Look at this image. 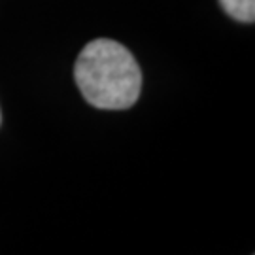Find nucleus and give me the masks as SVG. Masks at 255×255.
Segmentation results:
<instances>
[{"mask_svg":"<svg viewBox=\"0 0 255 255\" xmlns=\"http://www.w3.org/2000/svg\"><path fill=\"white\" fill-rule=\"evenodd\" d=\"M225 13L240 23H254L255 0H219Z\"/></svg>","mask_w":255,"mask_h":255,"instance_id":"obj_2","label":"nucleus"},{"mask_svg":"<svg viewBox=\"0 0 255 255\" xmlns=\"http://www.w3.org/2000/svg\"><path fill=\"white\" fill-rule=\"evenodd\" d=\"M74 78L85 101L101 110H127L140 97L142 72L136 59L116 40H93L78 55Z\"/></svg>","mask_w":255,"mask_h":255,"instance_id":"obj_1","label":"nucleus"}]
</instances>
